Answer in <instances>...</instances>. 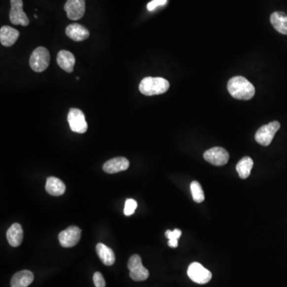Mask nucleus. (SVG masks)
Wrapping results in <instances>:
<instances>
[{
    "label": "nucleus",
    "instance_id": "obj_14",
    "mask_svg": "<svg viewBox=\"0 0 287 287\" xmlns=\"http://www.w3.org/2000/svg\"><path fill=\"white\" fill-rule=\"evenodd\" d=\"M19 32L9 26H3L0 29V42L2 46H11L19 37Z\"/></svg>",
    "mask_w": 287,
    "mask_h": 287
},
{
    "label": "nucleus",
    "instance_id": "obj_1",
    "mask_svg": "<svg viewBox=\"0 0 287 287\" xmlns=\"http://www.w3.org/2000/svg\"><path fill=\"white\" fill-rule=\"evenodd\" d=\"M227 90L234 98L250 100L255 94L254 85L242 76L231 77L227 83Z\"/></svg>",
    "mask_w": 287,
    "mask_h": 287
},
{
    "label": "nucleus",
    "instance_id": "obj_24",
    "mask_svg": "<svg viewBox=\"0 0 287 287\" xmlns=\"http://www.w3.org/2000/svg\"><path fill=\"white\" fill-rule=\"evenodd\" d=\"M138 208V203L133 199H128L125 201V208H124V213L126 216H130L133 213H135V210Z\"/></svg>",
    "mask_w": 287,
    "mask_h": 287
},
{
    "label": "nucleus",
    "instance_id": "obj_26",
    "mask_svg": "<svg viewBox=\"0 0 287 287\" xmlns=\"http://www.w3.org/2000/svg\"><path fill=\"white\" fill-rule=\"evenodd\" d=\"M168 0H152L151 2H148L147 5V9L148 11H152L156 9L157 6H164L166 4Z\"/></svg>",
    "mask_w": 287,
    "mask_h": 287
},
{
    "label": "nucleus",
    "instance_id": "obj_5",
    "mask_svg": "<svg viewBox=\"0 0 287 287\" xmlns=\"http://www.w3.org/2000/svg\"><path fill=\"white\" fill-rule=\"evenodd\" d=\"M280 129V123L279 121H272L269 123L268 125H265L258 129L256 132V142L262 146H268L272 142L273 138L275 137V133Z\"/></svg>",
    "mask_w": 287,
    "mask_h": 287
},
{
    "label": "nucleus",
    "instance_id": "obj_18",
    "mask_svg": "<svg viewBox=\"0 0 287 287\" xmlns=\"http://www.w3.org/2000/svg\"><path fill=\"white\" fill-rule=\"evenodd\" d=\"M46 190L51 196H62L66 191V185L63 181L56 177H49L46 180Z\"/></svg>",
    "mask_w": 287,
    "mask_h": 287
},
{
    "label": "nucleus",
    "instance_id": "obj_8",
    "mask_svg": "<svg viewBox=\"0 0 287 287\" xmlns=\"http://www.w3.org/2000/svg\"><path fill=\"white\" fill-rule=\"evenodd\" d=\"M11 11L10 20L14 25H22L27 27L29 25V19L23 11V0H11Z\"/></svg>",
    "mask_w": 287,
    "mask_h": 287
},
{
    "label": "nucleus",
    "instance_id": "obj_22",
    "mask_svg": "<svg viewBox=\"0 0 287 287\" xmlns=\"http://www.w3.org/2000/svg\"><path fill=\"white\" fill-rule=\"evenodd\" d=\"M190 188L194 201L198 204L202 203L204 200V194L200 183L197 181H192Z\"/></svg>",
    "mask_w": 287,
    "mask_h": 287
},
{
    "label": "nucleus",
    "instance_id": "obj_2",
    "mask_svg": "<svg viewBox=\"0 0 287 287\" xmlns=\"http://www.w3.org/2000/svg\"><path fill=\"white\" fill-rule=\"evenodd\" d=\"M170 84L163 77H144L139 85V90L145 96L159 95L169 90Z\"/></svg>",
    "mask_w": 287,
    "mask_h": 287
},
{
    "label": "nucleus",
    "instance_id": "obj_15",
    "mask_svg": "<svg viewBox=\"0 0 287 287\" xmlns=\"http://www.w3.org/2000/svg\"><path fill=\"white\" fill-rule=\"evenodd\" d=\"M57 63L67 73H72L75 64V57L68 50H60L57 55Z\"/></svg>",
    "mask_w": 287,
    "mask_h": 287
},
{
    "label": "nucleus",
    "instance_id": "obj_13",
    "mask_svg": "<svg viewBox=\"0 0 287 287\" xmlns=\"http://www.w3.org/2000/svg\"><path fill=\"white\" fill-rule=\"evenodd\" d=\"M129 167V161L125 157H116L111 159L103 165V170L108 174L120 173L127 170Z\"/></svg>",
    "mask_w": 287,
    "mask_h": 287
},
{
    "label": "nucleus",
    "instance_id": "obj_4",
    "mask_svg": "<svg viewBox=\"0 0 287 287\" xmlns=\"http://www.w3.org/2000/svg\"><path fill=\"white\" fill-rule=\"evenodd\" d=\"M128 268L129 270V276L134 281H144L149 276V272L142 265V258L138 254H134L129 258Z\"/></svg>",
    "mask_w": 287,
    "mask_h": 287
},
{
    "label": "nucleus",
    "instance_id": "obj_7",
    "mask_svg": "<svg viewBox=\"0 0 287 287\" xmlns=\"http://www.w3.org/2000/svg\"><path fill=\"white\" fill-rule=\"evenodd\" d=\"M67 120L72 131L77 133H85L87 131L88 124L85 121V115L78 108H71Z\"/></svg>",
    "mask_w": 287,
    "mask_h": 287
},
{
    "label": "nucleus",
    "instance_id": "obj_25",
    "mask_svg": "<svg viewBox=\"0 0 287 287\" xmlns=\"http://www.w3.org/2000/svg\"><path fill=\"white\" fill-rule=\"evenodd\" d=\"M94 283L96 287H106V281L100 272L94 273Z\"/></svg>",
    "mask_w": 287,
    "mask_h": 287
},
{
    "label": "nucleus",
    "instance_id": "obj_17",
    "mask_svg": "<svg viewBox=\"0 0 287 287\" xmlns=\"http://www.w3.org/2000/svg\"><path fill=\"white\" fill-rule=\"evenodd\" d=\"M34 281V275L32 271H19L12 277L11 281V287H27Z\"/></svg>",
    "mask_w": 287,
    "mask_h": 287
},
{
    "label": "nucleus",
    "instance_id": "obj_9",
    "mask_svg": "<svg viewBox=\"0 0 287 287\" xmlns=\"http://www.w3.org/2000/svg\"><path fill=\"white\" fill-rule=\"evenodd\" d=\"M204 158L215 166H223L228 162L229 153L225 148L214 147L204 152Z\"/></svg>",
    "mask_w": 287,
    "mask_h": 287
},
{
    "label": "nucleus",
    "instance_id": "obj_12",
    "mask_svg": "<svg viewBox=\"0 0 287 287\" xmlns=\"http://www.w3.org/2000/svg\"><path fill=\"white\" fill-rule=\"evenodd\" d=\"M66 35L74 42H81L87 39L90 32L81 24L72 23L66 28Z\"/></svg>",
    "mask_w": 287,
    "mask_h": 287
},
{
    "label": "nucleus",
    "instance_id": "obj_11",
    "mask_svg": "<svg viewBox=\"0 0 287 287\" xmlns=\"http://www.w3.org/2000/svg\"><path fill=\"white\" fill-rule=\"evenodd\" d=\"M67 17L71 20H78L85 11V0H67L64 6Z\"/></svg>",
    "mask_w": 287,
    "mask_h": 287
},
{
    "label": "nucleus",
    "instance_id": "obj_10",
    "mask_svg": "<svg viewBox=\"0 0 287 287\" xmlns=\"http://www.w3.org/2000/svg\"><path fill=\"white\" fill-rule=\"evenodd\" d=\"M81 229L76 226H71L66 229L59 235L61 246L66 248L74 247L81 239Z\"/></svg>",
    "mask_w": 287,
    "mask_h": 287
},
{
    "label": "nucleus",
    "instance_id": "obj_19",
    "mask_svg": "<svg viewBox=\"0 0 287 287\" xmlns=\"http://www.w3.org/2000/svg\"><path fill=\"white\" fill-rule=\"evenodd\" d=\"M96 251L98 257L106 266L114 264L115 254L112 249L103 244H98L96 247Z\"/></svg>",
    "mask_w": 287,
    "mask_h": 287
},
{
    "label": "nucleus",
    "instance_id": "obj_16",
    "mask_svg": "<svg viewBox=\"0 0 287 287\" xmlns=\"http://www.w3.org/2000/svg\"><path fill=\"white\" fill-rule=\"evenodd\" d=\"M6 239L10 245L14 248L19 247L23 239V231L21 225L17 223L11 225L6 232Z\"/></svg>",
    "mask_w": 287,
    "mask_h": 287
},
{
    "label": "nucleus",
    "instance_id": "obj_20",
    "mask_svg": "<svg viewBox=\"0 0 287 287\" xmlns=\"http://www.w3.org/2000/svg\"><path fill=\"white\" fill-rule=\"evenodd\" d=\"M271 23L279 33L287 35V15L282 11H276L271 15Z\"/></svg>",
    "mask_w": 287,
    "mask_h": 287
},
{
    "label": "nucleus",
    "instance_id": "obj_3",
    "mask_svg": "<svg viewBox=\"0 0 287 287\" xmlns=\"http://www.w3.org/2000/svg\"><path fill=\"white\" fill-rule=\"evenodd\" d=\"M50 62L49 50L45 47L36 48L30 58V66L35 72H42L47 69Z\"/></svg>",
    "mask_w": 287,
    "mask_h": 287
},
{
    "label": "nucleus",
    "instance_id": "obj_21",
    "mask_svg": "<svg viewBox=\"0 0 287 287\" xmlns=\"http://www.w3.org/2000/svg\"><path fill=\"white\" fill-rule=\"evenodd\" d=\"M254 165V162L249 156L243 157L239 160L236 165V171L241 179H247L251 175L252 168Z\"/></svg>",
    "mask_w": 287,
    "mask_h": 287
},
{
    "label": "nucleus",
    "instance_id": "obj_6",
    "mask_svg": "<svg viewBox=\"0 0 287 287\" xmlns=\"http://www.w3.org/2000/svg\"><path fill=\"white\" fill-rule=\"evenodd\" d=\"M187 275L191 281L198 284H206L211 281L213 275L199 262H192L187 268Z\"/></svg>",
    "mask_w": 287,
    "mask_h": 287
},
{
    "label": "nucleus",
    "instance_id": "obj_23",
    "mask_svg": "<svg viewBox=\"0 0 287 287\" xmlns=\"http://www.w3.org/2000/svg\"><path fill=\"white\" fill-rule=\"evenodd\" d=\"M181 234L182 232L179 229H175L173 231L168 230L165 232V236L169 239L168 244L170 248H175L178 247V239L180 238Z\"/></svg>",
    "mask_w": 287,
    "mask_h": 287
}]
</instances>
